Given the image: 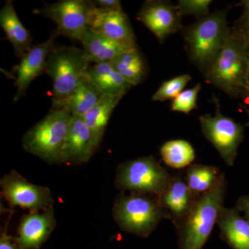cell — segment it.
I'll list each match as a JSON object with an SVG mask.
<instances>
[{"label": "cell", "instance_id": "7", "mask_svg": "<svg viewBox=\"0 0 249 249\" xmlns=\"http://www.w3.org/2000/svg\"><path fill=\"white\" fill-rule=\"evenodd\" d=\"M89 65L83 49L71 46L54 47L47 58L46 72L52 80L53 101L73 92Z\"/></svg>", "mask_w": 249, "mask_h": 249}, {"label": "cell", "instance_id": "3", "mask_svg": "<svg viewBox=\"0 0 249 249\" xmlns=\"http://www.w3.org/2000/svg\"><path fill=\"white\" fill-rule=\"evenodd\" d=\"M227 181L223 173L212 190L196 199L184 222L176 229L178 249H203L224 206Z\"/></svg>", "mask_w": 249, "mask_h": 249}, {"label": "cell", "instance_id": "12", "mask_svg": "<svg viewBox=\"0 0 249 249\" xmlns=\"http://www.w3.org/2000/svg\"><path fill=\"white\" fill-rule=\"evenodd\" d=\"M158 199L165 219L171 221L177 229L184 222L197 198L187 184L182 170L172 175L169 184Z\"/></svg>", "mask_w": 249, "mask_h": 249}, {"label": "cell", "instance_id": "6", "mask_svg": "<svg viewBox=\"0 0 249 249\" xmlns=\"http://www.w3.org/2000/svg\"><path fill=\"white\" fill-rule=\"evenodd\" d=\"M164 167L152 156L127 160L119 165L116 186L132 194L159 196L171 180Z\"/></svg>", "mask_w": 249, "mask_h": 249}, {"label": "cell", "instance_id": "29", "mask_svg": "<svg viewBox=\"0 0 249 249\" xmlns=\"http://www.w3.org/2000/svg\"><path fill=\"white\" fill-rule=\"evenodd\" d=\"M96 9L106 11H123L121 3L119 0H96L92 1Z\"/></svg>", "mask_w": 249, "mask_h": 249}, {"label": "cell", "instance_id": "34", "mask_svg": "<svg viewBox=\"0 0 249 249\" xmlns=\"http://www.w3.org/2000/svg\"><path fill=\"white\" fill-rule=\"evenodd\" d=\"M246 88H247V97H249V65L246 78Z\"/></svg>", "mask_w": 249, "mask_h": 249}, {"label": "cell", "instance_id": "35", "mask_svg": "<svg viewBox=\"0 0 249 249\" xmlns=\"http://www.w3.org/2000/svg\"><path fill=\"white\" fill-rule=\"evenodd\" d=\"M247 112H248L249 117V109H247ZM248 124V125L249 126V124Z\"/></svg>", "mask_w": 249, "mask_h": 249}, {"label": "cell", "instance_id": "22", "mask_svg": "<svg viewBox=\"0 0 249 249\" xmlns=\"http://www.w3.org/2000/svg\"><path fill=\"white\" fill-rule=\"evenodd\" d=\"M124 96L103 95L98 102L82 116L85 124L101 143L106 127L117 105Z\"/></svg>", "mask_w": 249, "mask_h": 249}, {"label": "cell", "instance_id": "17", "mask_svg": "<svg viewBox=\"0 0 249 249\" xmlns=\"http://www.w3.org/2000/svg\"><path fill=\"white\" fill-rule=\"evenodd\" d=\"M83 53L90 64L111 62L121 54L137 47L119 43L89 27L79 40Z\"/></svg>", "mask_w": 249, "mask_h": 249}, {"label": "cell", "instance_id": "5", "mask_svg": "<svg viewBox=\"0 0 249 249\" xmlns=\"http://www.w3.org/2000/svg\"><path fill=\"white\" fill-rule=\"evenodd\" d=\"M113 217L127 233L147 238L165 219L158 196L121 194L113 207Z\"/></svg>", "mask_w": 249, "mask_h": 249}, {"label": "cell", "instance_id": "19", "mask_svg": "<svg viewBox=\"0 0 249 249\" xmlns=\"http://www.w3.org/2000/svg\"><path fill=\"white\" fill-rule=\"evenodd\" d=\"M0 25L14 47L15 55L20 60L34 47L33 37L18 18L11 0H7L0 11Z\"/></svg>", "mask_w": 249, "mask_h": 249}, {"label": "cell", "instance_id": "30", "mask_svg": "<svg viewBox=\"0 0 249 249\" xmlns=\"http://www.w3.org/2000/svg\"><path fill=\"white\" fill-rule=\"evenodd\" d=\"M243 9L242 16L239 18L235 25L239 27H245L249 24V0H242L237 5Z\"/></svg>", "mask_w": 249, "mask_h": 249}, {"label": "cell", "instance_id": "10", "mask_svg": "<svg viewBox=\"0 0 249 249\" xmlns=\"http://www.w3.org/2000/svg\"><path fill=\"white\" fill-rule=\"evenodd\" d=\"M1 194L11 207L19 206L29 213L40 212L53 207V200L49 188L28 181L11 171L1 180Z\"/></svg>", "mask_w": 249, "mask_h": 249}, {"label": "cell", "instance_id": "1", "mask_svg": "<svg viewBox=\"0 0 249 249\" xmlns=\"http://www.w3.org/2000/svg\"><path fill=\"white\" fill-rule=\"evenodd\" d=\"M249 49L237 26L230 27L220 52L204 75L206 81L233 98H247Z\"/></svg>", "mask_w": 249, "mask_h": 249}, {"label": "cell", "instance_id": "23", "mask_svg": "<svg viewBox=\"0 0 249 249\" xmlns=\"http://www.w3.org/2000/svg\"><path fill=\"white\" fill-rule=\"evenodd\" d=\"M183 172L187 184L196 198L212 190L223 174L217 167L196 163L190 165Z\"/></svg>", "mask_w": 249, "mask_h": 249}, {"label": "cell", "instance_id": "2", "mask_svg": "<svg viewBox=\"0 0 249 249\" xmlns=\"http://www.w3.org/2000/svg\"><path fill=\"white\" fill-rule=\"evenodd\" d=\"M230 7L218 10L183 28L185 48L190 60L203 73L207 72L227 40L230 27L227 16Z\"/></svg>", "mask_w": 249, "mask_h": 249}, {"label": "cell", "instance_id": "26", "mask_svg": "<svg viewBox=\"0 0 249 249\" xmlns=\"http://www.w3.org/2000/svg\"><path fill=\"white\" fill-rule=\"evenodd\" d=\"M189 74H183L163 82L152 96V101H163L174 99L183 91L185 87L191 81Z\"/></svg>", "mask_w": 249, "mask_h": 249}, {"label": "cell", "instance_id": "11", "mask_svg": "<svg viewBox=\"0 0 249 249\" xmlns=\"http://www.w3.org/2000/svg\"><path fill=\"white\" fill-rule=\"evenodd\" d=\"M181 17L176 5L169 1H146L139 10L137 19L157 37L160 43L168 36L182 30Z\"/></svg>", "mask_w": 249, "mask_h": 249}, {"label": "cell", "instance_id": "25", "mask_svg": "<svg viewBox=\"0 0 249 249\" xmlns=\"http://www.w3.org/2000/svg\"><path fill=\"white\" fill-rule=\"evenodd\" d=\"M160 154L165 164L173 169H186L196 160L194 147L183 139L165 142L160 147Z\"/></svg>", "mask_w": 249, "mask_h": 249}, {"label": "cell", "instance_id": "28", "mask_svg": "<svg viewBox=\"0 0 249 249\" xmlns=\"http://www.w3.org/2000/svg\"><path fill=\"white\" fill-rule=\"evenodd\" d=\"M212 2L211 0H179L176 6L181 17L193 16L199 19L209 16Z\"/></svg>", "mask_w": 249, "mask_h": 249}, {"label": "cell", "instance_id": "4", "mask_svg": "<svg viewBox=\"0 0 249 249\" xmlns=\"http://www.w3.org/2000/svg\"><path fill=\"white\" fill-rule=\"evenodd\" d=\"M71 116L65 109H52L24 134V150L49 163H62V150Z\"/></svg>", "mask_w": 249, "mask_h": 249}, {"label": "cell", "instance_id": "14", "mask_svg": "<svg viewBox=\"0 0 249 249\" xmlns=\"http://www.w3.org/2000/svg\"><path fill=\"white\" fill-rule=\"evenodd\" d=\"M59 34L57 30L53 31L48 40L43 43L34 46L22 58L17 68L16 85L17 91L14 101L17 102L27 92L33 80L47 72V58L53 49L54 42Z\"/></svg>", "mask_w": 249, "mask_h": 249}, {"label": "cell", "instance_id": "13", "mask_svg": "<svg viewBox=\"0 0 249 249\" xmlns=\"http://www.w3.org/2000/svg\"><path fill=\"white\" fill-rule=\"evenodd\" d=\"M100 143L82 116H72L70 129L62 153V163H86L97 150Z\"/></svg>", "mask_w": 249, "mask_h": 249}, {"label": "cell", "instance_id": "18", "mask_svg": "<svg viewBox=\"0 0 249 249\" xmlns=\"http://www.w3.org/2000/svg\"><path fill=\"white\" fill-rule=\"evenodd\" d=\"M217 225L220 237L232 249H249V222L237 209L225 206L221 210Z\"/></svg>", "mask_w": 249, "mask_h": 249}, {"label": "cell", "instance_id": "21", "mask_svg": "<svg viewBox=\"0 0 249 249\" xmlns=\"http://www.w3.org/2000/svg\"><path fill=\"white\" fill-rule=\"evenodd\" d=\"M103 96L86 76L73 92L59 101H53L52 109H62L71 116H84Z\"/></svg>", "mask_w": 249, "mask_h": 249}, {"label": "cell", "instance_id": "9", "mask_svg": "<svg viewBox=\"0 0 249 249\" xmlns=\"http://www.w3.org/2000/svg\"><path fill=\"white\" fill-rule=\"evenodd\" d=\"M95 9L92 1L61 0L36 9L34 14L52 19L57 24L59 36L80 40L89 27L91 13Z\"/></svg>", "mask_w": 249, "mask_h": 249}, {"label": "cell", "instance_id": "24", "mask_svg": "<svg viewBox=\"0 0 249 249\" xmlns=\"http://www.w3.org/2000/svg\"><path fill=\"white\" fill-rule=\"evenodd\" d=\"M110 63L116 71L133 87L142 83L146 75V65L138 47L121 54Z\"/></svg>", "mask_w": 249, "mask_h": 249}, {"label": "cell", "instance_id": "20", "mask_svg": "<svg viewBox=\"0 0 249 249\" xmlns=\"http://www.w3.org/2000/svg\"><path fill=\"white\" fill-rule=\"evenodd\" d=\"M85 76L103 95L124 96L133 87L116 71L110 62L89 65Z\"/></svg>", "mask_w": 249, "mask_h": 249}, {"label": "cell", "instance_id": "15", "mask_svg": "<svg viewBox=\"0 0 249 249\" xmlns=\"http://www.w3.org/2000/svg\"><path fill=\"white\" fill-rule=\"evenodd\" d=\"M53 209L23 216L15 237L19 249H40L48 240L56 225Z\"/></svg>", "mask_w": 249, "mask_h": 249}, {"label": "cell", "instance_id": "31", "mask_svg": "<svg viewBox=\"0 0 249 249\" xmlns=\"http://www.w3.org/2000/svg\"><path fill=\"white\" fill-rule=\"evenodd\" d=\"M0 249H20L16 239L8 235L6 231L1 232L0 237Z\"/></svg>", "mask_w": 249, "mask_h": 249}, {"label": "cell", "instance_id": "16", "mask_svg": "<svg viewBox=\"0 0 249 249\" xmlns=\"http://www.w3.org/2000/svg\"><path fill=\"white\" fill-rule=\"evenodd\" d=\"M89 27L119 43L137 47L133 28L124 10L106 11L95 7L90 16Z\"/></svg>", "mask_w": 249, "mask_h": 249}, {"label": "cell", "instance_id": "33", "mask_svg": "<svg viewBox=\"0 0 249 249\" xmlns=\"http://www.w3.org/2000/svg\"><path fill=\"white\" fill-rule=\"evenodd\" d=\"M237 27L240 29L241 32H242V35L244 36V38H245L249 49V25L245 26V27Z\"/></svg>", "mask_w": 249, "mask_h": 249}, {"label": "cell", "instance_id": "27", "mask_svg": "<svg viewBox=\"0 0 249 249\" xmlns=\"http://www.w3.org/2000/svg\"><path fill=\"white\" fill-rule=\"evenodd\" d=\"M201 85L197 83L191 89L183 90L176 98H174L171 105V109L188 114L193 109L197 107L196 101L200 91Z\"/></svg>", "mask_w": 249, "mask_h": 249}, {"label": "cell", "instance_id": "32", "mask_svg": "<svg viewBox=\"0 0 249 249\" xmlns=\"http://www.w3.org/2000/svg\"><path fill=\"white\" fill-rule=\"evenodd\" d=\"M236 209L242 211L249 222V196L240 198L236 204Z\"/></svg>", "mask_w": 249, "mask_h": 249}, {"label": "cell", "instance_id": "8", "mask_svg": "<svg viewBox=\"0 0 249 249\" xmlns=\"http://www.w3.org/2000/svg\"><path fill=\"white\" fill-rule=\"evenodd\" d=\"M215 115L206 114L199 120L205 138L214 147L221 158L229 166H232L237 157V149L243 142L245 128L231 118L221 112L219 100L213 96Z\"/></svg>", "mask_w": 249, "mask_h": 249}]
</instances>
